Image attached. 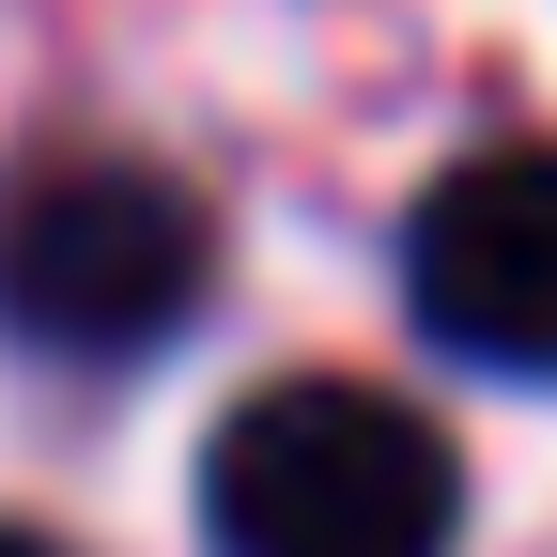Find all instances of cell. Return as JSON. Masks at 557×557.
Returning a JSON list of instances; mask_svg holds the SVG:
<instances>
[{"label": "cell", "mask_w": 557, "mask_h": 557, "mask_svg": "<svg viewBox=\"0 0 557 557\" xmlns=\"http://www.w3.org/2000/svg\"><path fill=\"white\" fill-rule=\"evenodd\" d=\"M201 527H218V557H449L465 465L418 403L310 372V387H248L218 418Z\"/></svg>", "instance_id": "6da1fadb"}, {"label": "cell", "mask_w": 557, "mask_h": 557, "mask_svg": "<svg viewBox=\"0 0 557 557\" xmlns=\"http://www.w3.org/2000/svg\"><path fill=\"white\" fill-rule=\"evenodd\" d=\"M218 278V218L139 171V156H62L0 186V341L32 357H156Z\"/></svg>", "instance_id": "7a4b0ae2"}, {"label": "cell", "mask_w": 557, "mask_h": 557, "mask_svg": "<svg viewBox=\"0 0 557 557\" xmlns=\"http://www.w3.org/2000/svg\"><path fill=\"white\" fill-rule=\"evenodd\" d=\"M403 310L434 357L557 387V156L511 139V156H465L403 233Z\"/></svg>", "instance_id": "3957f363"}, {"label": "cell", "mask_w": 557, "mask_h": 557, "mask_svg": "<svg viewBox=\"0 0 557 557\" xmlns=\"http://www.w3.org/2000/svg\"><path fill=\"white\" fill-rule=\"evenodd\" d=\"M0 557H62V542H32V527H0Z\"/></svg>", "instance_id": "277c9868"}]
</instances>
